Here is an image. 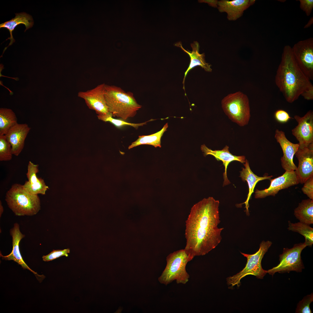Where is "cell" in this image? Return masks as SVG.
<instances>
[{"instance_id": "f1b7e54d", "label": "cell", "mask_w": 313, "mask_h": 313, "mask_svg": "<svg viewBox=\"0 0 313 313\" xmlns=\"http://www.w3.org/2000/svg\"><path fill=\"white\" fill-rule=\"evenodd\" d=\"M313 301V294L308 295L305 296L303 299L298 303L296 310L297 313H311L310 305Z\"/></svg>"}, {"instance_id": "5b68a950", "label": "cell", "mask_w": 313, "mask_h": 313, "mask_svg": "<svg viewBox=\"0 0 313 313\" xmlns=\"http://www.w3.org/2000/svg\"><path fill=\"white\" fill-rule=\"evenodd\" d=\"M193 258L185 249L169 254L166 257L165 267L158 279L159 282L166 285L174 281L177 284H185L190 277L186 271V266Z\"/></svg>"}, {"instance_id": "7c38bea8", "label": "cell", "mask_w": 313, "mask_h": 313, "mask_svg": "<svg viewBox=\"0 0 313 313\" xmlns=\"http://www.w3.org/2000/svg\"><path fill=\"white\" fill-rule=\"evenodd\" d=\"M270 180L271 183L268 188L256 190L255 198H263L270 196H275L280 190L299 183L295 171H285L281 176Z\"/></svg>"}, {"instance_id": "e0dca14e", "label": "cell", "mask_w": 313, "mask_h": 313, "mask_svg": "<svg viewBox=\"0 0 313 313\" xmlns=\"http://www.w3.org/2000/svg\"><path fill=\"white\" fill-rule=\"evenodd\" d=\"M31 128L26 123H17L12 127L5 135L10 144L13 155L18 156L23 150L26 139Z\"/></svg>"}, {"instance_id": "ba28073f", "label": "cell", "mask_w": 313, "mask_h": 313, "mask_svg": "<svg viewBox=\"0 0 313 313\" xmlns=\"http://www.w3.org/2000/svg\"><path fill=\"white\" fill-rule=\"evenodd\" d=\"M307 245L304 243L294 245L291 248H284L282 254L279 256V264L267 270V273L272 276L275 273H289L291 271L301 272L304 268L301 259V253Z\"/></svg>"}, {"instance_id": "8d00e7d4", "label": "cell", "mask_w": 313, "mask_h": 313, "mask_svg": "<svg viewBox=\"0 0 313 313\" xmlns=\"http://www.w3.org/2000/svg\"><path fill=\"white\" fill-rule=\"evenodd\" d=\"M313 23V17H311L304 27V28L310 27Z\"/></svg>"}, {"instance_id": "277c9868", "label": "cell", "mask_w": 313, "mask_h": 313, "mask_svg": "<svg viewBox=\"0 0 313 313\" xmlns=\"http://www.w3.org/2000/svg\"><path fill=\"white\" fill-rule=\"evenodd\" d=\"M5 200L8 207L18 216H32L41 209V203L38 195L28 192L23 185L15 183L6 194Z\"/></svg>"}, {"instance_id": "74e56055", "label": "cell", "mask_w": 313, "mask_h": 313, "mask_svg": "<svg viewBox=\"0 0 313 313\" xmlns=\"http://www.w3.org/2000/svg\"><path fill=\"white\" fill-rule=\"evenodd\" d=\"M3 212V206L2 205L1 202V201H0V217H1V215H2V214Z\"/></svg>"}, {"instance_id": "e575fe53", "label": "cell", "mask_w": 313, "mask_h": 313, "mask_svg": "<svg viewBox=\"0 0 313 313\" xmlns=\"http://www.w3.org/2000/svg\"><path fill=\"white\" fill-rule=\"evenodd\" d=\"M304 99L307 100L313 99V85L304 90L301 94Z\"/></svg>"}, {"instance_id": "4316f807", "label": "cell", "mask_w": 313, "mask_h": 313, "mask_svg": "<svg viewBox=\"0 0 313 313\" xmlns=\"http://www.w3.org/2000/svg\"><path fill=\"white\" fill-rule=\"evenodd\" d=\"M98 119L105 122H109L117 127H120L124 125H130L133 127L137 129L139 127L143 126L145 125L148 122L151 120L145 122L139 123H133L127 122L125 120L119 119H115L112 117V116L110 112L105 115H98Z\"/></svg>"}, {"instance_id": "d6a6232c", "label": "cell", "mask_w": 313, "mask_h": 313, "mask_svg": "<svg viewBox=\"0 0 313 313\" xmlns=\"http://www.w3.org/2000/svg\"><path fill=\"white\" fill-rule=\"evenodd\" d=\"M274 116L275 119L281 123H286L292 118L287 112L283 110H276L274 113Z\"/></svg>"}, {"instance_id": "ffe728a7", "label": "cell", "mask_w": 313, "mask_h": 313, "mask_svg": "<svg viewBox=\"0 0 313 313\" xmlns=\"http://www.w3.org/2000/svg\"><path fill=\"white\" fill-rule=\"evenodd\" d=\"M243 165L245 168H242V170L240 172L239 176L241 178L242 181L244 182L246 181L248 185L249 192L247 197L245 201L242 204H245L246 214L249 215V201L252 194L254 192V188L256 184L258 182L261 180H270L272 176L260 177L257 176L251 170L250 167L249 161L247 159H246L245 162L243 164Z\"/></svg>"}, {"instance_id": "83f0119b", "label": "cell", "mask_w": 313, "mask_h": 313, "mask_svg": "<svg viewBox=\"0 0 313 313\" xmlns=\"http://www.w3.org/2000/svg\"><path fill=\"white\" fill-rule=\"evenodd\" d=\"M23 186L28 192L33 195L39 194L45 195L46 191L49 189L43 179L41 178L39 182L37 184H31L26 181Z\"/></svg>"}, {"instance_id": "836d02e7", "label": "cell", "mask_w": 313, "mask_h": 313, "mask_svg": "<svg viewBox=\"0 0 313 313\" xmlns=\"http://www.w3.org/2000/svg\"><path fill=\"white\" fill-rule=\"evenodd\" d=\"M300 8L305 12L307 16H310L313 8V0H299Z\"/></svg>"}, {"instance_id": "5bb4252c", "label": "cell", "mask_w": 313, "mask_h": 313, "mask_svg": "<svg viewBox=\"0 0 313 313\" xmlns=\"http://www.w3.org/2000/svg\"><path fill=\"white\" fill-rule=\"evenodd\" d=\"M274 137L283 152V156L281 158L282 168L285 171L296 170L297 167L294 164L293 159L299 147V144L290 141L286 137L284 132L278 129L275 131Z\"/></svg>"}, {"instance_id": "7402d4cb", "label": "cell", "mask_w": 313, "mask_h": 313, "mask_svg": "<svg viewBox=\"0 0 313 313\" xmlns=\"http://www.w3.org/2000/svg\"><path fill=\"white\" fill-rule=\"evenodd\" d=\"M294 215L300 222L310 225L313 223V199L302 200L294 210Z\"/></svg>"}, {"instance_id": "8992f818", "label": "cell", "mask_w": 313, "mask_h": 313, "mask_svg": "<svg viewBox=\"0 0 313 313\" xmlns=\"http://www.w3.org/2000/svg\"><path fill=\"white\" fill-rule=\"evenodd\" d=\"M222 109L228 118L239 126L247 125L250 118L249 101L240 91L227 95L221 101Z\"/></svg>"}, {"instance_id": "8fae6325", "label": "cell", "mask_w": 313, "mask_h": 313, "mask_svg": "<svg viewBox=\"0 0 313 313\" xmlns=\"http://www.w3.org/2000/svg\"><path fill=\"white\" fill-rule=\"evenodd\" d=\"M297 125L292 130V134L299 141V148L307 147L313 143V112L308 111L303 117L295 115Z\"/></svg>"}, {"instance_id": "d4e9b609", "label": "cell", "mask_w": 313, "mask_h": 313, "mask_svg": "<svg viewBox=\"0 0 313 313\" xmlns=\"http://www.w3.org/2000/svg\"><path fill=\"white\" fill-rule=\"evenodd\" d=\"M289 230L297 232L303 235L305 238L304 242L307 246L311 247L313 244V228L310 225L301 222L292 223L288 221Z\"/></svg>"}, {"instance_id": "30bf717a", "label": "cell", "mask_w": 313, "mask_h": 313, "mask_svg": "<svg viewBox=\"0 0 313 313\" xmlns=\"http://www.w3.org/2000/svg\"><path fill=\"white\" fill-rule=\"evenodd\" d=\"M106 84L103 83L85 91H80L78 96L82 99L89 108L95 111L98 115H105L109 112L105 97Z\"/></svg>"}, {"instance_id": "cb8c5ba5", "label": "cell", "mask_w": 313, "mask_h": 313, "mask_svg": "<svg viewBox=\"0 0 313 313\" xmlns=\"http://www.w3.org/2000/svg\"><path fill=\"white\" fill-rule=\"evenodd\" d=\"M18 123L15 113L10 109H0V135H5L9 129Z\"/></svg>"}, {"instance_id": "f546056e", "label": "cell", "mask_w": 313, "mask_h": 313, "mask_svg": "<svg viewBox=\"0 0 313 313\" xmlns=\"http://www.w3.org/2000/svg\"><path fill=\"white\" fill-rule=\"evenodd\" d=\"M39 172V165L35 164L29 161L28 166V171L26 174L28 182L34 184L38 183L40 178L37 177V174Z\"/></svg>"}, {"instance_id": "6da1fadb", "label": "cell", "mask_w": 313, "mask_h": 313, "mask_svg": "<svg viewBox=\"0 0 313 313\" xmlns=\"http://www.w3.org/2000/svg\"><path fill=\"white\" fill-rule=\"evenodd\" d=\"M220 202L212 197L205 198L192 207L185 221V250L193 258L203 256L215 248L222 240L223 228L220 222Z\"/></svg>"}, {"instance_id": "2e32d148", "label": "cell", "mask_w": 313, "mask_h": 313, "mask_svg": "<svg viewBox=\"0 0 313 313\" xmlns=\"http://www.w3.org/2000/svg\"><path fill=\"white\" fill-rule=\"evenodd\" d=\"M255 0L218 1L217 8L220 12H225L230 21H235L242 16L244 11L254 4Z\"/></svg>"}, {"instance_id": "d6986e66", "label": "cell", "mask_w": 313, "mask_h": 313, "mask_svg": "<svg viewBox=\"0 0 313 313\" xmlns=\"http://www.w3.org/2000/svg\"><path fill=\"white\" fill-rule=\"evenodd\" d=\"M174 46L180 48L183 50L187 53L190 58V62L188 67L185 73L183 83L184 88V83L185 77L189 72L194 67L199 66L204 69L205 71L211 72L212 69L211 65L207 63L205 60V55L204 53L201 54L199 52L200 46L199 43L196 41H194L191 43L190 46L192 49V51L185 50L182 46L180 41L175 43Z\"/></svg>"}, {"instance_id": "44dd1931", "label": "cell", "mask_w": 313, "mask_h": 313, "mask_svg": "<svg viewBox=\"0 0 313 313\" xmlns=\"http://www.w3.org/2000/svg\"><path fill=\"white\" fill-rule=\"evenodd\" d=\"M15 14V16L14 18L0 24V28H7L9 31L10 34V37L6 39L7 40L10 39V42L9 45L4 49L3 53L8 47L15 42L12 32L17 26L21 24L24 25L26 27L25 30V32L27 30L32 27L34 24V21L31 15L24 12L16 13Z\"/></svg>"}, {"instance_id": "7a4b0ae2", "label": "cell", "mask_w": 313, "mask_h": 313, "mask_svg": "<svg viewBox=\"0 0 313 313\" xmlns=\"http://www.w3.org/2000/svg\"><path fill=\"white\" fill-rule=\"evenodd\" d=\"M276 85L286 100L292 103L313 85L301 70L293 56L291 47L285 46L275 77Z\"/></svg>"}, {"instance_id": "603a6c76", "label": "cell", "mask_w": 313, "mask_h": 313, "mask_svg": "<svg viewBox=\"0 0 313 313\" xmlns=\"http://www.w3.org/2000/svg\"><path fill=\"white\" fill-rule=\"evenodd\" d=\"M168 127V123H166L160 131L156 133L148 135L139 136L137 140L132 142L129 146L128 149L144 144L151 145L155 148L158 147L161 148V137L164 132L167 130Z\"/></svg>"}, {"instance_id": "d590c367", "label": "cell", "mask_w": 313, "mask_h": 313, "mask_svg": "<svg viewBox=\"0 0 313 313\" xmlns=\"http://www.w3.org/2000/svg\"><path fill=\"white\" fill-rule=\"evenodd\" d=\"M200 3H208L210 6L214 8L218 7V0H198Z\"/></svg>"}, {"instance_id": "484cf974", "label": "cell", "mask_w": 313, "mask_h": 313, "mask_svg": "<svg viewBox=\"0 0 313 313\" xmlns=\"http://www.w3.org/2000/svg\"><path fill=\"white\" fill-rule=\"evenodd\" d=\"M13 154L12 146L5 135H0V161H10Z\"/></svg>"}, {"instance_id": "4dcf8cb0", "label": "cell", "mask_w": 313, "mask_h": 313, "mask_svg": "<svg viewBox=\"0 0 313 313\" xmlns=\"http://www.w3.org/2000/svg\"><path fill=\"white\" fill-rule=\"evenodd\" d=\"M70 253V250L69 248L62 250H53L47 255L43 256L42 258L43 261H49L63 256L68 257V254Z\"/></svg>"}, {"instance_id": "9c48e42d", "label": "cell", "mask_w": 313, "mask_h": 313, "mask_svg": "<svg viewBox=\"0 0 313 313\" xmlns=\"http://www.w3.org/2000/svg\"><path fill=\"white\" fill-rule=\"evenodd\" d=\"M294 59L310 80H313V38L301 41L291 48Z\"/></svg>"}, {"instance_id": "9a60e30c", "label": "cell", "mask_w": 313, "mask_h": 313, "mask_svg": "<svg viewBox=\"0 0 313 313\" xmlns=\"http://www.w3.org/2000/svg\"><path fill=\"white\" fill-rule=\"evenodd\" d=\"M201 149L205 156L210 155L214 156L218 161H221L225 167V171L223 174L224 181L223 186L228 185L230 183L228 179L227 174V170L229 164L234 161H237L241 163H244L245 162V157L243 155L236 156L232 154L229 150V147L226 145L221 150H212L208 148L204 144L202 145Z\"/></svg>"}, {"instance_id": "ac0fdd59", "label": "cell", "mask_w": 313, "mask_h": 313, "mask_svg": "<svg viewBox=\"0 0 313 313\" xmlns=\"http://www.w3.org/2000/svg\"><path fill=\"white\" fill-rule=\"evenodd\" d=\"M10 234L12 238V250L9 254L6 256H3L0 253V256L2 259L5 260H13L21 265L24 269H28L32 272L36 276L43 278L44 276L43 275H39L32 270L23 259L19 250V243L21 240L25 237V235L20 231L19 225L18 223H14L13 227L10 230Z\"/></svg>"}, {"instance_id": "3957f363", "label": "cell", "mask_w": 313, "mask_h": 313, "mask_svg": "<svg viewBox=\"0 0 313 313\" xmlns=\"http://www.w3.org/2000/svg\"><path fill=\"white\" fill-rule=\"evenodd\" d=\"M105 97L108 109L114 117L126 120L133 117L142 107L132 92H126L120 87L106 84Z\"/></svg>"}, {"instance_id": "52a82bcc", "label": "cell", "mask_w": 313, "mask_h": 313, "mask_svg": "<svg viewBox=\"0 0 313 313\" xmlns=\"http://www.w3.org/2000/svg\"><path fill=\"white\" fill-rule=\"evenodd\" d=\"M272 244V243L269 241H262L260 244L259 250L253 254H246L241 252V254L247 259L246 264L245 267L240 272L227 278L228 285L230 286V287L236 285L239 287L241 280L249 275L254 276L258 279H263L267 272L262 267V260Z\"/></svg>"}, {"instance_id": "1f68e13d", "label": "cell", "mask_w": 313, "mask_h": 313, "mask_svg": "<svg viewBox=\"0 0 313 313\" xmlns=\"http://www.w3.org/2000/svg\"><path fill=\"white\" fill-rule=\"evenodd\" d=\"M304 183L302 191L310 199H313V176L307 179Z\"/></svg>"}, {"instance_id": "4fadbf2b", "label": "cell", "mask_w": 313, "mask_h": 313, "mask_svg": "<svg viewBox=\"0 0 313 313\" xmlns=\"http://www.w3.org/2000/svg\"><path fill=\"white\" fill-rule=\"evenodd\" d=\"M295 155L299 161L295 171L299 183L303 184L313 176V143L307 147H299Z\"/></svg>"}]
</instances>
